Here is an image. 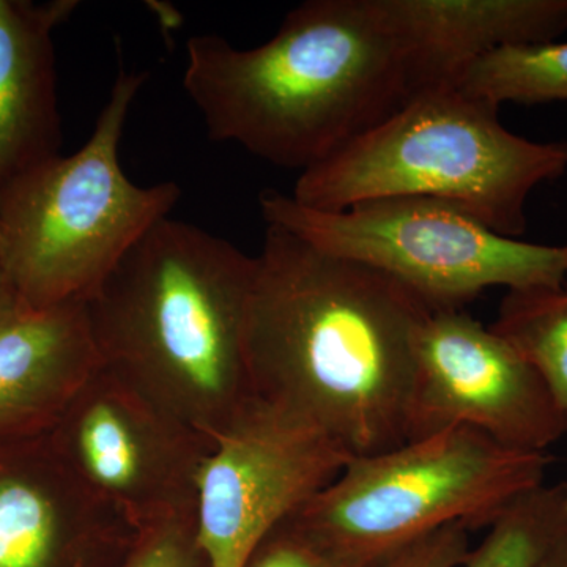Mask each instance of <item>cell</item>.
Masks as SVG:
<instances>
[{"label":"cell","mask_w":567,"mask_h":567,"mask_svg":"<svg viewBox=\"0 0 567 567\" xmlns=\"http://www.w3.org/2000/svg\"><path fill=\"white\" fill-rule=\"evenodd\" d=\"M431 312L382 271L267 226L246 309L254 398L315 425L350 457L404 445Z\"/></svg>","instance_id":"6da1fadb"},{"label":"cell","mask_w":567,"mask_h":567,"mask_svg":"<svg viewBox=\"0 0 567 567\" xmlns=\"http://www.w3.org/2000/svg\"><path fill=\"white\" fill-rule=\"evenodd\" d=\"M183 87L212 141L300 173L413 99L380 0H308L251 50L194 35Z\"/></svg>","instance_id":"7a4b0ae2"},{"label":"cell","mask_w":567,"mask_h":567,"mask_svg":"<svg viewBox=\"0 0 567 567\" xmlns=\"http://www.w3.org/2000/svg\"><path fill=\"white\" fill-rule=\"evenodd\" d=\"M254 257L167 216L85 301L100 363L215 442L251 404Z\"/></svg>","instance_id":"3957f363"},{"label":"cell","mask_w":567,"mask_h":567,"mask_svg":"<svg viewBox=\"0 0 567 567\" xmlns=\"http://www.w3.org/2000/svg\"><path fill=\"white\" fill-rule=\"evenodd\" d=\"M498 110L457 87L424 93L300 173L290 197L320 212L398 197L442 200L518 238L532 193L566 173L567 142L517 136Z\"/></svg>","instance_id":"277c9868"},{"label":"cell","mask_w":567,"mask_h":567,"mask_svg":"<svg viewBox=\"0 0 567 567\" xmlns=\"http://www.w3.org/2000/svg\"><path fill=\"white\" fill-rule=\"evenodd\" d=\"M147 73L118 71L92 136L0 192V267L32 308L85 303L134 245L181 200L175 182L140 186L118 148Z\"/></svg>","instance_id":"5b68a950"},{"label":"cell","mask_w":567,"mask_h":567,"mask_svg":"<svg viewBox=\"0 0 567 567\" xmlns=\"http://www.w3.org/2000/svg\"><path fill=\"white\" fill-rule=\"evenodd\" d=\"M551 457L499 445L468 425L352 457L330 486L289 517L353 567H379L436 529L491 527L543 486Z\"/></svg>","instance_id":"8992f818"},{"label":"cell","mask_w":567,"mask_h":567,"mask_svg":"<svg viewBox=\"0 0 567 567\" xmlns=\"http://www.w3.org/2000/svg\"><path fill=\"white\" fill-rule=\"evenodd\" d=\"M259 204L267 226L382 271L432 312L461 311L494 287L555 289L567 281V245L505 237L442 200L398 197L320 212L267 189Z\"/></svg>","instance_id":"52a82bcc"},{"label":"cell","mask_w":567,"mask_h":567,"mask_svg":"<svg viewBox=\"0 0 567 567\" xmlns=\"http://www.w3.org/2000/svg\"><path fill=\"white\" fill-rule=\"evenodd\" d=\"M52 447L137 529L196 516L197 477L215 442L106 365L52 424Z\"/></svg>","instance_id":"ba28073f"},{"label":"cell","mask_w":567,"mask_h":567,"mask_svg":"<svg viewBox=\"0 0 567 567\" xmlns=\"http://www.w3.org/2000/svg\"><path fill=\"white\" fill-rule=\"evenodd\" d=\"M350 458L315 425L254 398L215 436L197 477V543L208 567H245Z\"/></svg>","instance_id":"9c48e42d"},{"label":"cell","mask_w":567,"mask_h":567,"mask_svg":"<svg viewBox=\"0 0 567 567\" xmlns=\"http://www.w3.org/2000/svg\"><path fill=\"white\" fill-rule=\"evenodd\" d=\"M457 425L532 453L567 435V410L535 365L465 309L431 312L421 330L409 442Z\"/></svg>","instance_id":"30bf717a"},{"label":"cell","mask_w":567,"mask_h":567,"mask_svg":"<svg viewBox=\"0 0 567 567\" xmlns=\"http://www.w3.org/2000/svg\"><path fill=\"white\" fill-rule=\"evenodd\" d=\"M137 536L54 447L40 465L0 466V567H123Z\"/></svg>","instance_id":"8fae6325"},{"label":"cell","mask_w":567,"mask_h":567,"mask_svg":"<svg viewBox=\"0 0 567 567\" xmlns=\"http://www.w3.org/2000/svg\"><path fill=\"white\" fill-rule=\"evenodd\" d=\"M405 52L413 99L457 87L496 50L550 43L567 31V0H380ZM412 99V100H413Z\"/></svg>","instance_id":"7c38bea8"},{"label":"cell","mask_w":567,"mask_h":567,"mask_svg":"<svg viewBox=\"0 0 567 567\" xmlns=\"http://www.w3.org/2000/svg\"><path fill=\"white\" fill-rule=\"evenodd\" d=\"M100 365L85 305H0V435L52 427Z\"/></svg>","instance_id":"4fadbf2b"},{"label":"cell","mask_w":567,"mask_h":567,"mask_svg":"<svg viewBox=\"0 0 567 567\" xmlns=\"http://www.w3.org/2000/svg\"><path fill=\"white\" fill-rule=\"evenodd\" d=\"M80 2L0 0V192L61 155L55 29Z\"/></svg>","instance_id":"5bb4252c"},{"label":"cell","mask_w":567,"mask_h":567,"mask_svg":"<svg viewBox=\"0 0 567 567\" xmlns=\"http://www.w3.org/2000/svg\"><path fill=\"white\" fill-rule=\"evenodd\" d=\"M457 89L498 107L567 102V41L488 52L462 74Z\"/></svg>","instance_id":"9a60e30c"},{"label":"cell","mask_w":567,"mask_h":567,"mask_svg":"<svg viewBox=\"0 0 567 567\" xmlns=\"http://www.w3.org/2000/svg\"><path fill=\"white\" fill-rule=\"evenodd\" d=\"M491 328L535 365L567 410V281L555 289L511 290Z\"/></svg>","instance_id":"2e32d148"},{"label":"cell","mask_w":567,"mask_h":567,"mask_svg":"<svg viewBox=\"0 0 567 567\" xmlns=\"http://www.w3.org/2000/svg\"><path fill=\"white\" fill-rule=\"evenodd\" d=\"M488 528L462 567H536L567 528V484L522 495Z\"/></svg>","instance_id":"e0dca14e"},{"label":"cell","mask_w":567,"mask_h":567,"mask_svg":"<svg viewBox=\"0 0 567 567\" xmlns=\"http://www.w3.org/2000/svg\"><path fill=\"white\" fill-rule=\"evenodd\" d=\"M123 567H208L197 543L196 516L169 518L141 529Z\"/></svg>","instance_id":"ac0fdd59"},{"label":"cell","mask_w":567,"mask_h":567,"mask_svg":"<svg viewBox=\"0 0 567 567\" xmlns=\"http://www.w3.org/2000/svg\"><path fill=\"white\" fill-rule=\"evenodd\" d=\"M245 567H353L336 557L315 537L293 524L282 522L254 550Z\"/></svg>","instance_id":"d6986e66"},{"label":"cell","mask_w":567,"mask_h":567,"mask_svg":"<svg viewBox=\"0 0 567 567\" xmlns=\"http://www.w3.org/2000/svg\"><path fill=\"white\" fill-rule=\"evenodd\" d=\"M470 529L456 524L436 529L395 551L379 567H461L472 551Z\"/></svg>","instance_id":"ffe728a7"},{"label":"cell","mask_w":567,"mask_h":567,"mask_svg":"<svg viewBox=\"0 0 567 567\" xmlns=\"http://www.w3.org/2000/svg\"><path fill=\"white\" fill-rule=\"evenodd\" d=\"M536 567H567V528L551 544Z\"/></svg>","instance_id":"44dd1931"},{"label":"cell","mask_w":567,"mask_h":567,"mask_svg":"<svg viewBox=\"0 0 567 567\" xmlns=\"http://www.w3.org/2000/svg\"><path fill=\"white\" fill-rule=\"evenodd\" d=\"M11 292L9 282H7L6 275H3L2 267H0V305L10 297Z\"/></svg>","instance_id":"7402d4cb"}]
</instances>
